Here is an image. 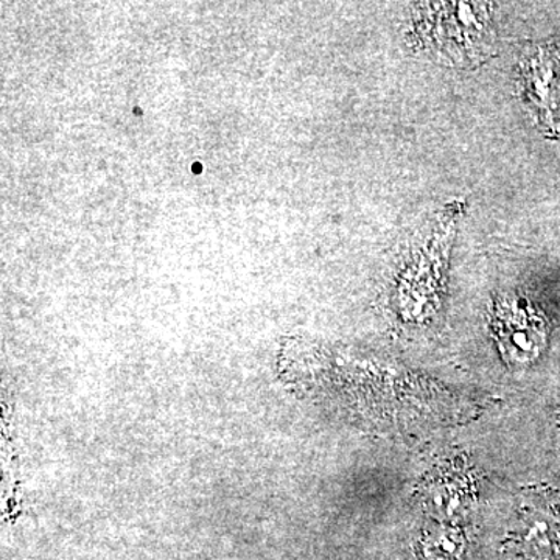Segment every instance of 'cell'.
I'll use <instances>...</instances> for the list:
<instances>
[{"instance_id":"cell-3","label":"cell","mask_w":560,"mask_h":560,"mask_svg":"<svg viewBox=\"0 0 560 560\" xmlns=\"http://www.w3.org/2000/svg\"><path fill=\"white\" fill-rule=\"evenodd\" d=\"M463 540L458 530L441 528L434 530L425 540V555L429 560L458 559Z\"/></svg>"},{"instance_id":"cell-2","label":"cell","mask_w":560,"mask_h":560,"mask_svg":"<svg viewBox=\"0 0 560 560\" xmlns=\"http://www.w3.org/2000/svg\"><path fill=\"white\" fill-rule=\"evenodd\" d=\"M525 526L526 550L536 560H560V522L552 512L537 510L528 515Z\"/></svg>"},{"instance_id":"cell-1","label":"cell","mask_w":560,"mask_h":560,"mask_svg":"<svg viewBox=\"0 0 560 560\" xmlns=\"http://www.w3.org/2000/svg\"><path fill=\"white\" fill-rule=\"evenodd\" d=\"M493 318V329L508 359L525 361L540 352L545 324L528 305L518 301L501 302Z\"/></svg>"}]
</instances>
